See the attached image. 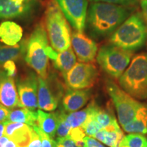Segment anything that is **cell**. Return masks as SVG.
Returning a JSON list of instances; mask_svg holds the SVG:
<instances>
[{"mask_svg":"<svg viewBox=\"0 0 147 147\" xmlns=\"http://www.w3.org/2000/svg\"><path fill=\"white\" fill-rule=\"evenodd\" d=\"M55 1L71 26L77 32H83L87 21V0Z\"/></svg>","mask_w":147,"mask_h":147,"instance_id":"30bf717a","label":"cell"},{"mask_svg":"<svg viewBox=\"0 0 147 147\" xmlns=\"http://www.w3.org/2000/svg\"><path fill=\"white\" fill-rule=\"evenodd\" d=\"M55 141H56V147H82V146L74 142L68 136L57 138Z\"/></svg>","mask_w":147,"mask_h":147,"instance_id":"1f68e13d","label":"cell"},{"mask_svg":"<svg viewBox=\"0 0 147 147\" xmlns=\"http://www.w3.org/2000/svg\"><path fill=\"white\" fill-rule=\"evenodd\" d=\"M33 128L38 134L42 142L41 147H56V141L54 138H52L49 136H48L38 127H33Z\"/></svg>","mask_w":147,"mask_h":147,"instance_id":"f1b7e54d","label":"cell"},{"mask_svg":"<svg viewBox=\"0 0 147 147\" xmlns=\"http://www.w3.org/2000/svg\"><path fill=\"white\" fill-rule=\"evenodd\" d=\"M91 96V90L71 89L67 90L62 100L63 110L65 113L78 111L87 104Z\"/></svg>","mask_w":147,"mask_h":147,"instance_id":"9a60e30c","label":"cell"},{"mask_svg":"<svg viewBox=\"0 0 147 147\" xmlns=\"http://www.w3.org/2000/svg\"><path fill=\"white\" fill-rule=\"evenodd\" d=\"M37 113L38 127L51 138H54L59 124V111L48 113L42 110H38Z\"/></svg>","mask_w":147,"mask_h":147,"instance_id":"d6986e66","label":"cell"},{"mask_svg":"<svg viewBox=\"0 0 147 147\" xmlns=\"http://www.w3.org/2000/svg\"><path fill=\"white\" fill-rule=\"evenodd\" d=\"M86 134L84 133L83 129L82 127H78L71 128L69 132V135L67 136L72 140L78 143V144L82 146L83 144V139L85 137Z\"/></svg>","mask_w":147,"mask_h":147,"instance_id":"f546056e","label":"cell"},{"mask_svg":"<svg viewBox=\"0 0 147 147\" xmlns=\"http://www.w3.org/2000/svg\"><path fill=\"white\" fill-rule=\"evenodd\" d=\"M0 103L9 109L21 107L14 78L0 69Z\"/></svg>","mask_w":147,"mask_h":147,"instance_id":"4fadbf2b","label":"cell"},{"mask_svg":"<svg viewBox=\"0 0 147 147\" xmlns=\"http://www.w3.org/2000/svg\"><path fill=\"white\" fill-rule=\"evenodd\" d=\"M125 136L117 121L110 125L103 128L93 138L109 147H119V144Z\"/></svg>","mask_w":147,"mask_h":147,"instance_id":"e0dca14e","label":"cell"},{"mask_svg":"<svg viewBox=\"0 0 147 147\" xmlns=\"http://www.w3.org/2000/svg\"><path fill=\"white\" fill-rule=\"evenodd\" d=\"M59 111V124L57 126L56 134L57 138L67 137L71 130V126L66 121V113L64 110H60Z\"/></svg>","mask_w":147,"mask_h":147,"instance_id":"83f0119b","label":"cell"},{"mask_svg":"<svg viewBox=\"0 0 147 147\" xmlns=\"http://www.w3.org/2000/svg\"><path fill=\"white\" fill-rule=\"evenodd\" d=\"M49 41L45 27L42 25H38L31 34L26 45L25 61L38 76L42 78H47L49 75V59L55 60L58 54L49 45Z\"/></svg>","mask_w":147,"mask_h":147,"instance_id":"7a4b0ae2","label":"cell"},{"mask_svg":"<svg viewBox=\"0 0 147 147\" xmlns=\"http://www.w3.org/2000/svg\"><path fill=\"white\" fill-rule=\"evenodd\" d=\"M121 89L136 100L147 99V53L136 55L119 78Z\"/></svg>","mask_w":147,"mask_h":147,"instance_id":"5b68a950","label":"cell"},{"mask_svg":"<svg viewBox=\"0 0 147 147\" xmlns=\"http://www.w3.org/2000/svg\"><path fill=\"white\" fill-rule=\"evenodd\" d=\"M123 129L126 133L147 134V106L142 104L133 120Z\"/></svg>","mask_w":147,"mask_h":147,"instance_id":"ffe728a7","label":"cell"},{"mask_svg":"<svg viewBox=\"0 0 147 147\" xmlns=\"http://www.w3.org/2000/svg\"><path fill=\"white\" fill-rule=\"evenodd\" d=\"M53 61V65L61 73L63 77L76 65V57L72 48L69 47L62 52L58 53L57 57Z\"/></svg>","mask_w":147,"mask_h":147,"instance_id":"44dd1931","label":"cell"},{"mask_svg":"<svg viewBox=\"0 0 147 147\" xmlns=\"http://www.w3.org/2000/svg\"><path fill=\"white\" fill-rule=\"evenodd\" d=\"M91 2H102L113 3V4H117L125 6H134L137 5V0H90Z\"/></svg>","mask_w":147,"mask_h":147,"instance_id":"4dcf8cb0","label":"cell"},{"mask_svg":"<svg viewBox=\"0 0 147 147\" xmlns=\"http://www.w3.org/2000/svg\"><path fill=\"white\" fill-rule=\"evenodd\" d=\"M136 10V8L134 6L102 2L92 3L87 18L90 33L97 38L111 36Z\"/></svg>","mask_w":147,"mask_h":147,"instance_id":"6da1fadb","label":"cell"},{"mask_svg":"<svg viewBox=\"0 0 147 147\" xmlns=\"http://www.w3.org/2000/svg\"><path fill=\"white\" fill-rule=\"evenodd\" d=\"M32 129V127L27 124L8 121L3 136L15 142L18 147H27L30 140Z\"/></svg>","mask_w":147,"mask_h":147,"instance_id":"2e32d148","label":"cell"},{"mask_svg":"<svg viewBox=\"0 0 147 147\" xmlns=\"http://www.w3.org/2000/svg\"><path fill=\"white\" fill-rule=\"evenodd\" d=\"M106 89L115 104L119 123L123 127L133 120L142 104L110 79H106Z\"/></svg>","mask_w":147,"mask_h":147,"instance_id":"52a82bcc","label":"cell"},{"mask_svg":"<svg viewBox=\"0 0 147 147\" xmlns=\"http://www.w3.org/2000/svg\"><path fill=\"white\" fill-rule=\"evenodd\" d=\"M140 5L142 10V16L147 27V0H140Z\"/></svg>","mask_w":147,"mask_h":147,"instance_id":"74e56055","label":"cell"},{"mask_svg":"<svg viewBox=\"0 0 147 147\" xmlns=\"http://www.w3.org/2000/svg\"><path fill=\"white\" fill-rule=\"evenodd\" d=\"M96 66L91 63H76L64 77L67 87L71 89H90L98 78Z\"/></svg>","mask_w":147,"mask_h":147,"instance_id":"9c48e42d","label":"cell"},{"mask_svg":"<svg viewBox=\"0 0 147 147\" xmlns=\"http://www.w3.org/2000/svg\"><path fill=\"white\" fill-rule=\"evenodd\" d=\"M99 106L97 105L95 101H91V103L84 109L70 113L68 115L66 114V121L71 128L82 127L87 121L89 116Z\"/></svg>","mask_w":147,"mask_h":147,"instance_id":"603a6c76","label":"cell"},{"mask_svg":"<svg viewBox=\"0 0 147 147\" xmlns=\"http://www.w3.org/2000/svg\"><path fill=\"white\" fill-rule=\"evenodd\" d=\"M147 40V27L140 12H134L110 37L111 45L123 50L136 51Z\"/></svg>","mask_w":147,"mask_h":147,"instance_id":"3957f363","label":"cell"},{"mask_svg":"<svg viewBox=\"0 0 147 147\" xmlns=\"http://www.w3.org/2000/svg\"><path fill=\"white\" fill-rule=\"evenodd\" d=\"M131 51L123 50L115 45L102 46L97 53L96 60L100 67L110 77L119 79L128 67Z\"/></svg>","mask_w":147,"mask_h":147,"instance_id":"8992f818","label":"cell"},{"mask_svg":"<svg viewBox=\"0 0 147 147\" xmlns=\"http://www.w3.org/2000/svg\"><path fill=\"white\" fill-rule=\"evenodd\" d=\"M34 0H0V20L25 15L32 10Z\"/></svg>","mask_w":147,"mask_h":147,"instance_id":"5bb4252c","label":"cell"},{"mask_svg":"<svg viewBox=\"0 0 147 147\" xmlns=\"http://www.w3.org/2000/svg\"><path fill=\"white\" fill-rule=\"evenodd\" d=\"M10 110L0 103V122L8 121Z\"/></svg>","mask_w":147,"mask_h":147,"instance_id":"8d00e7d4","label":"cell"},{"mask_svg":"<svg viewBox=\"0 0 147 147\" xmlns=\"http://www.w3.org/2000/svg\"><path fill=\"white\" fill-rule=\"evenodd\" d=\"M63 84L55 75H48L47 78L38 76V102L40 110L54 111L63 97Z\"/></svg>","mask_w":147,"mask_h":147,"instance_id":"ba28073f","label":"cell"},{"mask_svg":"<svg viewBox=\"0 0 147 147\" xmlns=\"http://www.w3.org/2000/svg\"><path fill=\"white\" fill-rule=\"evenodd\" d=\"M45 25L49 42L55 51L59 53L71 47L69 23L55 0H51L47 5Z\"/></svg>","mask_w":147,"mask_h":147,"instance_id":"277c9868","label":"cell"},{"mask_svg":"<svg viewBox=\"0 0 147 147\" xmlns=\"http://www.w3.org/2000/svg\"><path fill=\"white\" fill-rule=\"evenodd\" d=\"M19 101L21 107L35 110L38 107V76L31 71L20 77L16 82Z\"/></svg>","mask_w":147,"mask_h":147,"instance_id":"8fae6325","label":"cell"},{"mask_svg":"<svg viewBox=\"0 0 147 147\" xmlns=\"http://www.w3.org/2000/svg\"><path fill=\"white\" fill-rule=\"evenodd\" d=\"M98 108H97L93 113H91V115L89 116L87 121H85V123H84L82 126V128L83 129L84 133H85L86 135H87L88 136H91L93 138V136H94L97 132L100 131L101 129H103L102 127L99 124V123L95 120L94 117L95 113L97 111V110L98 109Z\"/></svg>","mask_w":147,"mask_h":147,"instance_id":"484cf974","label":"cell"},{"mask_svg":"<svg viewBox=\"0 0 147 147\" xmlns=\"http://www.w3.org/2000/svg\"><path fill=\"white\" fill-rule=\"evenodd\" d=\"M41 146L42 142L39 135L35 131V129L32 127L30 140H29V142L27 147H41Z\"/></svg>","mask_w":147,"mask_h":147,"instance_id":"836d02e7","label":"cell"},{"mask_svg":"<svg viewBox=\"0 0 147 147\" xmlns=\"http://www.w3.org/2000/svg\"><path fill=\"white\" fill-rule=\"evenodd\" d=\"M71 45L80 62L91 63L96 57L97 43L81 32H74L71 34Z\"/></svg>","mask_w":147,"mask_h":147,"instance_id":"7c38bea8","label":"cell"},{"mask_svg":"<svg viewBox=\"0 0 147 147\" xmlns=\"http://www.w3.org/2000/svg\"><path fill=\"white\" fill-rule=\"evenodd\" d=\"M8 121H2V122H0V138L3 136V133H4L5 130V127Z\"/></svg>","mask_w":147,"mask_h":147,"instance_id":"f35d334b","label":"cell"},{"mask_svg":"<svg viewBox=\"0 0 147 147\" xmlns=\"http://www.w3.org/2000/svg\"><path fill=\"white\" fill-rule=\"evenodd\" d=\"M0 147H18V146L8 137L3 136L0 138Z\"/></svg>","mask_w":147,"mask_h":147,"instance_id":"d590c367","label":"cell"},{"mask_svg":"<svg viewBox=\"0 0 147 147\" xmlns=\"http://www.w3.org/2000/svg\"><path fill=\"white\" fill-rule=\"evenodd\" d=\"M2 67L10 76H12L14 78L16 76V67L14 61H6L3 64Z\"/></svg>","mask_w":147,"mask_h":147,"instance_id":"e575fe53","label":"cell"},{"mask_svg":"<svg viewBox=\"0 0 147 147\" xmlns=\"http://www.w3.org/2000/svg\"><path fill=\"white\" fill-rule=\"evenodd\" d=\"M38 113L27 108L21 107L18 109H11L8 121L9 122L22 123L31 127H38Z\"/></svg>","mask_w":147,"mask_h":147,"instance_id":"7402d4cb","label":"cell"},{"mask_svg":"<svg viewBox=\"0 0 147 147\" xmlns=\"http://www.w3.org/2000/svg\"><path fill=\"white\" fill-rule=\"evenodd\" d=\"M23 29L13 21H4L0 24V40L7 46L18 45L23 37Z\"/></svg>","mask_w":147,"mask_h":147,"instance_id":"ac0fdd59","label":"cell"},{"mask_svg":"<svg viewBox=\"0 0 147 147\" xmlns=\"http://www.w3.org/2000/svg\"><path fill=\"white\" fill-rule=\"evenodd\" d=\"M26 45L25 42L18 44L13 47L1 46L0 47V67L8 61L19 59L26 52Z\"/></svg>","mask_w":147,"mask_h":147,"instance_id":"cb8c5ba5","label":"cell"},{"mask_svg":"<svg viewBox=\"0 0 147 147\" xmlns=\"http://www.w3.org/2000/svg\"><path fill=\"white\" fill-rule=\"evenodd\" d=\"M82 147H107L103 143L93 137L85 136L83 139Z\"/></svg>","mask_w":147,"mask_h":147,"instance_id":"d6a6232c","label":"cell"},{"mask_svg":"<svg viewBox=\"0 0 147 147\" xmlns=\"http://www.w3.org/2000/svg\"><path fill=\"white\" fill-rule=\"evenodd\" d=\"M119 146L147 147V137L140 134H129L125 136Z\"/></svg>","mask_w":147,"mask_h":147,"instance_id":"d4e9b609","label":"cell"},{"mask_svg":"<svg viewBox=\"0 0 147 147\" xmlns=\"http://www.w3.org/2000/svg\"><path fill=\"white\" fill-rule=\"evenodd\" d=\"M94 117L95 120L103 128L106 127L117 121L115 116L113 115V113H110L109 110L102 109L100 108H98V109L95 112Z\"/></svg>","mask_w":147,"mask_h":147,"instance_id":"4316f807","label":"cell"}]
</instances>
